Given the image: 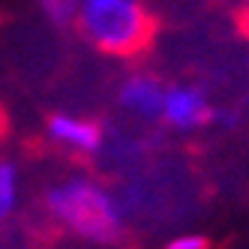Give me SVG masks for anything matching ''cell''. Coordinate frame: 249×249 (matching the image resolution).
<instances>
[{
	"label": "cell",
	"mask_w": 249,
	"mask_h": 249,
	"mask_svg": "<svg viewBox=\"0 0 249 249\" xmlns=\"http://www.w3.org/2000/svg\"><path fill=\"white\" fill-rule=\"evenodd\" d=\"M18 207V168L9 159H0V222Z\"/></svg>",
	"instance_id": "6"
},
{
	"label": "cell",
	"mask_w": 249,
	"mask_h": 249,
	"mask_svg": "<svg viewBox=\"0 0 249 249\" xmlns=\"http://www.w3.org/2000/svg\"><path fill=\"white\" fill-rule=\"evenodd\" d=\"M75 24L87 42L114 57H132L153 36V15L144 0H78Z\"/></svg>",
	"instance_id": "2"
},
{
	"label": "cell",
	"mask_w": 249,
	"mask_h": 249,
	"mask_svg": "<svg viewBox=\"0 0 249 249\" xmlns=\"http://www.w3.org/2000/svg\"><path fill=\"white\" fill-rule=\"evenodd\" d=\"M165 249H210V240L204 234H177L168 240Z\"/></svg>",
	"instance_id": "8"
},
{
	"label": "cell",
	"mask_w": 249,
	"mask_h": 249,
	"mask_svg": "<svg viewBox=\"0 0 249 249\" xmlns=\"http://www.w3.org/2000/svg\"><path fill=\"white\" fill-rule=\"evenodd\" d=\"M216 117V108L210 105L207 93L195 84H168L165 90V105H162V114L159 120L165 123L168 129L177 132H195L213 123Z\"/></svg>",
	"instance_id": "3"
},
{
	"label": "cell",
	"mask_w": 249,
	"mask_h": 249,
	"mask_svg": "<svg viewBox=\"0 0 249 249\" xmlns=\"http://www.w3.org/2000/svg\"><path fill=\"white\" fill-rule=\"evenodd\" d=\"M246 6H249V0H246Z\"/></svg>",
	"instance_id": "9"
},
{
	"label": "cell",
	"mask_w": 249,
	"mask_h": 249,
	"mask_svg": "<svg viewBox=\"0 0 249 249\" xmlns=\"http://www.w3.org/2000/svg\"><path fill=\"white\" fill-rule=\"evenodd\" d=\"M39 6L48 18L60 27L75 21V15H78V0H39Z\"/></svg>",
	"instance_id": "7"
},
{
	"label": "cell",
	"mask_w": 249,
	"mask_h": 249,
	"mask_svg": "<svg viewBox=\"0 0 249 249\" xmlns=\"http://www.w3.org/2000/svg\"><path fill=\"white\" fill-rule=\"evenodd\" d=\"M165 90H168V84L159 75H153V72H135V75H129L126 81L120 84L117 102H120V108H126L135 117L159 120L162 105H165Z\"/></svg>",
	"instance_id": "5"
},
{
	"label": "cell",
	"mask_w": 249,
	"mask_h": 249,
	"mask_svg": "<svg viewBox=\"0 0 249 249\" xmlns=\"http://www.w3.org/2000/svg\"><path fill=\"white\" fill-rule=\"evenodd\" d=\"M45 207L66 231L96 246H111L126 231V213L114 192L84 174L54 183L45 192Z\"/></svg>",
	"instance_id": "1"
},
{
	"label": "cell",
	"mask_w": 249,
	"mask_h": 249,
	"mask_svg": "<svg viewBox=\"0 0 249 249\" xmlns=\"http://www.w3.org/2000/svg\"><path fill=\"white\" fill-rule=\"evenodd\" d=\"M48 135L51 141L63 144L66 150H75L84 156H93L105 144V129L93 117H78V114H51L48 117Z\"/></svg>",
	"instance_id": "4"
}]
</instances>
